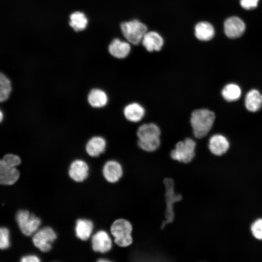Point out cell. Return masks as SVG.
Returning <instances> with one entry per match:
<instances>
[{
  "mask_svg": "<svg viewBox=\"0 0 262 262\" xmlns=\"http://www.w3.org/2000/svg\"><path fill=\"white\" fill-rule=\"evenodd\" d=\"M215 115L207 109L193 111L191 115L190 124L193 134L196 138H202L206 135L212 128Z\"/></svg>",
  "mask_w": 262,
  "mask_h": 262,
  "instance_id": "obj_1",
  "label": "cell"
},
{
  "mask_svg": "<svg viewBox=\"0 0 262 262\" xmlns=\"http://www.w3.org/2000/svg\"><path fill=\"white\" fill-rule=\"evenodd\" d=\"M132 231L131 223L123 218L115 220L110 228L111 233L114 237V242L120 247H127L132 243Z\"/></svg>",
  "mask_w": 262,
  "mask_h": 262,
  "instance_id": "obj_2",
  "label": "cell"
},
{
  "mask_svg": "<svg viewBox=\"0 0 262 262\" xmlns=\"http://www.w3.org/2000/svg\"><path fill=\"white\" fill-rule=\"evenodd\" d=\"M196 143L190 138L177 142L172 150L170 156L174 160L183 163H190L195 155Z\"/></svg>",
  "mask_w": 262,
  "mask_h": 262,
  "instance_id": "obj_3",
  "label": "cell"
},
{
  "mask_svg": "<svg viewBox=\"0 0 262 262\" xmlns=\"http://www.w3.org/2000/svg\"><path fill=\"white\" fill-rule=\"evenodd\" d=\"M120 27L124 36L133 45L142 41L147 30L146 25L137 19L123 22Z\"/></svg>",
  "mask_w": 262,
  "mask_h": 262,
  "instance_id": "obj_4",
  "label": "cell"
},
{
  "mask_svg": "<svg viewBox=\"0 0 262 262\" xmlns=\"http://www.w3.org/2000/svg\"><path fill=\"white\" fill-rule=\"evenodd\" d=\"M16 220L22 233L31 236L38 229L40 219L27 210H20L16 213Z\"/></svg>",
  "mask_w": 262,
  "mask_h": 262,
  "instance_id": "obj_5",
  "label": "cell"
},
{
  "mask_svg": "<svg viewBox=\"0 0 262 262\" xmlns=\"http://www.w3.org/2000/svg\"><path fill=\"white\" fill-rule=\"evenodd\" d=\"M56 238V234L50 227H44L36 231L33 237L34 245L42 252H48L51 248V243Z\"/></svg>",
  "mask_w": 262,
  "mask_h": 262,
  "instance_id": "obj_6",
  "label": "cell"
},
{
  "mask_svg": "<svg viewBox=\"0 0 262 262\" xmlns=\"http://www.w3.org/2000/svg\"><path fill=\"white\" fill-rule=\"evenodd\" d=\"M164 182L166 187L165 198L167 205L165 214L166 220L164 223L167 224L172 222L174 217L173 204L179 201L181 198V196L174 192L173 181L172 180L166 179L164 180Z\"/></svg>",
  "mask_w": 262,
  "mask_h": 262,
  "instance_id": "obj_7",
  "label": "cell"
},
{
  "mask_svg": "<svg viewBox=\"0 0 262 262\" xmlns=\"http://www.w3.org/2000/svg\"><path fill=\"white\" fill-rule=\"evenodd\" d=\"M91 243L92 248L96 252L106 253L112 247V240L104 230H99L94 234Z\"/></svg>",
  "mask_w": 262,
  "mask_h": 262,
  "instance_id": "obj_8",
  "label": "cell"
},
{
  "mask_svg": "<svg viewBox=\"0 0 262 262\" xmlns=\"http://www.w3.org/2000/svg\"><path fill=\"white\" fill-rule=\"evenodd\" d=\"M245 24L240 18L232 16L224 22V31L229 38H235L241 36L245 32Z\"/></svg>",
  "mask_w": 262,
  "mask_h": 262,
  "instance_id": "obj_9",
  "label": "cell"
},
{
  "mask_svg": "<svg viewBox=\"0 0 262 262\" xmlns=\"http://www.w3.org/2000/svg\"><path fill=\"white\" fill-rule=\"evenodd\" d=\"M102 173L107 181L110 183L118 181L123 175V168L121 164L115 160H109L104 164Z\"/></svg>",
  "mask_w": 262,
  "mask_h": 262,
  "instance_id": "obj_10",
  "label": "cell"
},
{
  "mask_svg": "<svg viewBox=\"0 0 262 262\" xmlns=\"http://www.w3.org/2000/svg\"><path fill=\"white\" fill-rule=\"evenodd\" d=\"M89 167L87 163L82 160L74 161L69 168V175L74 181L82 182L88 176Z\"/></svg>",
  "mask_w": 262,
  "mask_h": 262,
  "instance_id": "obj_11",
  "label": "cell"
},
{
  "mask_svg": "<svg viewBox=\"0 0 262 262\" xmlns=\"http://www.w3.org/2000/svg\"><path fill=\"white\" fill-rule=\"evenodd\" d=\"M136 134L138 140H150L160 138L161 130L155 123H145L138 127Z\"/></svg>",
  "mask_w": 262,
  "mask_h": 262,
  "instance_id": "obj_12",
  "label": "cell"
},
{
  "mask_svg": "<svg viewBox=\"0 0 262 262\" xmlns=\"http://www.w3.org/2000/svg\"><path fill=\"white\" fill-rule=\"evenodd\" d=\"M123 114L125 118L131 122L137 123L144 117L145 109L138 102H131L127 104L124 108Z\"/></svg>",
  "mask_w": 262,
  "mask_h": 262,
  "instance_id": "obj_13",
  "label": "cell"
},
{
  "mask_svg": "<svg viewBox=\"0 0 262 262\" xmlns=\"http://www.w3.org/2000/svg\"><path fill=\"white\" fill-rule=\"evenodd\" d=\"M209 148L215 155L220 156L225 153L229 148L227 138L221 134L213 135L209 140Z\"/></svg>",
  "mask_w": 262,
  "mask_h": 262,
  "instance_id": "obj_14",
  "label": "cell"
},
{
  "mask_svg": "<svg viewBox=\"0 0 262 262\" xmlns=\"http://www.w3.org/2000/svg\"><path fill=\"white\" fill-rule=\"evenodd\" d=\"M106 147L105 139L99 136L91 138L87 142L85 147L86 151L91 157H98L103 153Z\"/></svg>",
  "mask_w": 262,
  "mask_h": 262,
  "instance_id": "obj_15",
  "label": "cell"
},
{
  "mask_svg": "<svg viewBox=\"0 0 262 262\" xmlns=\"http://www.w3.org/2000/svg\"><path fill=\"white\" fill-rule=\"evenodd\" d=\"M19 172L16 167L0 163V183L3 185H12L18 179Z\"/></svg>",
  "mask_w": 262,
  "mask_h": 262,
  "instance_id": "obj_16",
  "label": "cell"
},
{
  "mask_svg": "<svg viewBox=\"0 0 262 262\" xmlns=\"http://www.w3.org/2000/svg\"><path fill=\"white\" fill-rule=\"evenodd\" d=\"M143 45L150 52L159 51L164 44L162 36L155 32H147L142 40Z\"/></svg>",
  "mask_w": 262,
  "mask_h": 262,
  "instance_id": "obj_17",
  "label": "cell"
},
{
  "mask_svg": "<svg viewBox=\"0 0 262 262\" xmlns=\"http://www.w3.org/2000/svg\"><path fill=\"white\" fill-rule=\"evenodd\" d=\"M89 104L94 108H102L106 105L108 102V97L106 93L99 88H93L87 96Z\"/></svg>",
  "mask_w": 262,
  "mask_h": 262,
  "instance_id": "obj_18",
  "label": "cell"
},
{
  "mask_svg": "<svg viewBox=\"0 0 262 262\" xmlns=\"http://www.w3.org/2000/svg\"><path fill=\"white\" fill-rule=\"evenodd\" d=\"M131 50L130 44L122 41L119 39H115L113 40L109 47V51L110 54L114 57L123 59L126 57Z\"/></svg>",
  "mask_w": 262,
  "mask_h": 262,
  "instance_id": "obj_19",
  "label": "cell"
},
{
  "mask_svg": "<svg viewBox=\"0 0 262 262\" xmlns=\"http://www.w3.org/2000/svg\"><path fill=\"white\" fill-rule=\"evenodd\" d=\"M93 229L91 221L86 219H78L76 223L75 233L77 237L82 240H87L90 236Z\"/></svg>",
  "mask_w": 262,
  "mask_h": 262,
  "instance_id": "obj_20",
  "label": "cell"
},
{
  "mask_svg": "<svg viewBox=\"0 0 262 262\" xmlns=\"http://www.w3.org/2000/svg\"><path fill=\"white\" fill-rule=\"evenodd\" d=\"M262 105V95L256 89H252L246 95L245 106L249 111L255 112L258 111Z\"/></svg>",
  "mask_w": 262,
  "mask_h": 262,
  "instance_id": "obj_21",
  "label": "cell"
},
{
  "mask_svg": "<svg viewBox=\"0 0 262 262\" xmlns=\"http://www.w3.org/2000/svg\"><path fill=\"white\" fill-rule=\"evenodd\" d=\"M195 35L200 40L208 41L214 36V30L213 26L207 22H200L195 26Z\"/></svg>",
  "mask_w": 262,
  "mask_h": 262,
  "instance_id": "obj_22",
  "label": "cell"
},
{
  "mask_svg": "<svg viewBox=\"0 0 262 262\" xmlns=\"http://www.w3.org/2000/svg\"><path fill=\"white\" fill-rule=\"evenodd\" d=\"M223 98L228 101H233L238 99L241 95V90L238 85L234 83L228 84L222 90Z\"/></svg>",
  "mask_w": 262,
  "mask_h": 262,
  "instance_id": "obj_23",
  "label": "cell"
},
{
  "mask_svg": "<svg viewBox=\"0 0 262 262\" xmlns=\"http://www.w3.org/2000/svg\"><path fill=\"white\" fill-rule=\"evenodd\" d=\"M87 19L82 13L76 12L70 16V26L76 31L84 30L87 25Z\"/></svg>",
  "mask_w": 262,
  "mask_h": 262,
  "instance_id": "obj_24",
  "label": "cell"
},
{
  "mask_svg": "<svg viewBox=\"0 0 262 262\" xmlns=\"http://www.w3.org/2000/svg\"><path fill=\"white\" fill-rule=\"evenodd\" d=\"M12 91V84L9 79L5 75L0 74V101L3 102L9 98Z\"/></svg>",
  "mask_w": 262,
  "mask_h": 262,
  "instance_id": "obj_25",
  "label": "cell"
},
{
  "mask_svg": "<svg viewBox=\"0 0 262 262\" xmlns=\"http://www.w3.org/2000/svg\"><path fill=\"white\" fill-rule=\"evenodd\" d=\"M160 138L151 140H138V146L142 150L147 152H153L157 149L160 145Z\"/></svg>",
  "mask_w": 262,
  "mask_h": 262,
  "instance_id": "obj_26",
  "label": "cell"
},
{
  "mask_svg": "<svg viewBox=\"0 0 262 262\" xmlns=\"http://www.w3.org/2000/svg\"><path fill=\"white\" fill-rule=\"evenodd\" d=\"M0 163L8 166L16 167L20 164L21 160L19 157L16 155L7 154L0 160Z\"/></svg>",
  "mask_w": 262,
  "mask_h": 262,
  "instance_id": "obj_27",
  "label": "cell"
},
{
  "mask_svg": "<svg viewBox=\"0 0 262 262\" xmlns=\"http://www.w3.org/2000/svg\"><path fill=\"white\" fill-rule=\"evenodd\" d=\"M9 246V231L5 227H1L0 229V248L1 249H5Z\"/></svg>",
  "mask_w": 262,
  "mask_h": 262,
  "instance_id": "obj_28",
  "label": "cell"
},
{
  "mask_svg": "<svg viewBox=\"0 0 262 262\" xmlns=\"http://www.w3.org/2000/svg\"><path fill=\"white\" fill-rule=\"evenodd\" d=\"M251 233L257 239L262 240V219L255 221L251 226Z\"/></svg>",
  "mask_w": 262,
  "mask_h": 262,
  "instance_id": "obj_29",
  "label": "cell"
},
{
  "mask_svg": "<svg viewBox=\"0 0 262 262\" xmlns=\"http://www.w3.org/2000/svg\"><path fill=\"white\" fill-rule=\"evenodd\" d=\"M259 0H241V6L245 9L250 10L257 6Z\"/></svg>",
  "mask_w": 262,
  "mask_h": 262,
  "instance_id": "obj_30",
  "label": "cell"
},
{
  "mask_svg": "<svg viewBox=\"0 0 262 262\" xmlns=\"http://www.w3.org/2000/svg\"><path fill=\"white\" fill-rule=\"evenodd\" d=\"M22 262H38L40 260L38 257L35 255H27L21 258Z\"/></svg>",
  "mask_w": 262,
  "mask_h": 262,
  "instance_id": "obj_31",
  "label": "cell"
},
{
  "mask_svg": "<svg viewBox=\"0 0 262 262\" xmlns=\"http://www.w3.org/2000/svg\"><path fill=\"white\" fill-rule=\"evenodd\" d=\"M3 118V113H2V111L0 110V121H1V122L2 121Z\"/></svg>",
  "mask_w": 262,
  "mask_h": 262,
  "instance_id": "obj_32",
  "label": "cell"
},
{
  "mask_svg": "<svg viewBox=\"0 0 262 262\" xmlns=\"http://www.w3.org/2000/svg\"><path fill=\"white\" fill-rule=\"evenodd\" d=\"M98 262H110L109 260H107V259H99L98 260Z\"/></svg>",
  "mask_w": 262,
  "mask_h": 262,
  "instance_id": "obj_33",
  "label": "cell"
}]
</instances>
